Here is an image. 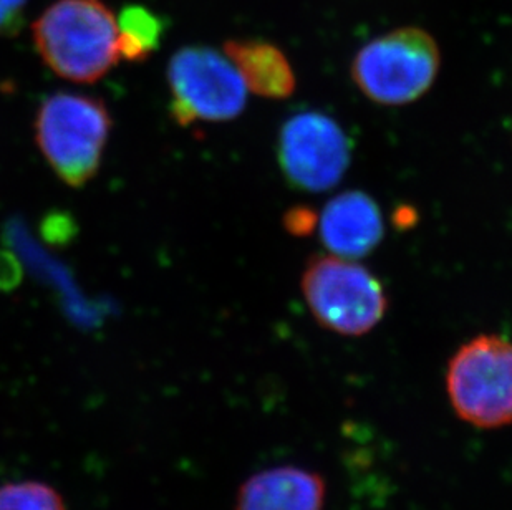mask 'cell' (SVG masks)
Wrapping results in <instances>:
<instances>
[{"label":"cell","instance_id":"9a60e30c","mask_svg":"<svg viewBox=\"0 0 512 510\" xmlns=\"http://www.w3.org/2000/svg\"><path fill=\"white\" fill-rule=\"evenodd\" d=\"M401 219L403 222H400V227L413 226V222L416 221V212L411 207H401L400 211L395 214V222L401 221Z\"/></svg>","mask_w":512,"mask_h":510},{"label":"cell","instance_id":"30bf717a","mask_svg":"<svg viewBox=\"0 0 512 510\" xmlns=\"http://www.w3.org/2000/svg\"><path fill=\"white\" fill-rule=\"evenodd\" d=\"M224 53L252 93L271 100L294 95V68L277 45L266 40L232 39L224 44Z\"/></svg>","mask_w":512,"mask_h":510},{"label":"cell","instance_id":"5bb4252c","mask_svg":"<svg viewBox=\"0 0 512 510\" xmlns=\"http://www.w3.org/2000/svg\"><path fill=\"white\" fill-rule=\"evenodd\" d=\"M317 214L305 206L292 207L285 212L284 227L292 236L305 237L314 232L317 227Z\"/></svg>","mask_w":512,"mask_h":510},{"label":"cell","instance_id":"277c9868","mask_svg":"<svg viewBox=\"0 0 512 510\" xmlns=\"http://www.w3.org/2000/svg\"><path fill=\"white\" fill-rule=\"evenodd\" d=\"M302 294L315 320L343 337H362L388 310L382 282L353 260L314 255L302 274Z\"/></svg>","mask_w":512,"mask_h":510},{"label":"cell","instance_id":"52a82bcc","mask_svg":"<svg viewBox=\"0 0 512 510\" xmlns=\"http://www.w3.org/2000/svg\"><path fill=\"white\" fill-rule=\"evenodd\" d=\"M277 159L292 188L324 193L342 181L350 164V141L334 118L304 111L282 126Z\"/></svg>","mask_w":512,"mask_h":510},{"label":"cell","instance_id":"ba28073f","mask_svg":"<svg viewBox=\"0 0 512 510\" xmlns=\"http://www.w3.org/2000/svg\"><path fill=\"white\" fill-rule=\"evenodd\" d=\"M320 237L330 254L360 259L383 239V219L375 199L362 191H347L325 206L319 221Z\"/></svg>","mask_w":512,"mask_h":510},{"label":"cell","instance_id":"7c38bea8","mask_svg":"<svg viewBox=\"0 0 512 510\" xmlns=\"http://www.w3.org/2000/svg\"><path fill=\"white\" fill-rule=\"evenodd\" d=\"M0 510H65V506L54 487L29 481L0 487Z\"/></svg>","mask_w":512,"mask_h":510},{"label":"cell","instance_id":"4fadbf2b","mask_svg":"<svg viewBox=\"0 0 512 510\" xmlns=\"http://www.w3.org/2000/svg\"><path fill=\"white\" fill-rule=\"evenodd\" d=\"M29 0H0V37H14L24 27Z\"/></svg>","mask_w":512,"mask_h":510},{"label":"cell","instance_id":"3957f363","mask_svg":"<svg viewBox=\"0 0 512 510\" xmlns=\"http://www.w3.org/2000/svg\"><path fill=\"white\" fill-rule=\"evenodd\" d=\"M441 67L440 45L420 27H400L363 45L353 58V82L373 103L408 105L423 97Z\"/></svg>","mask_w":512,"mask_h":510},{"label":"cell","instance_id":"8992f818","mask_svg":"<svg viewBox=\"0 0 512 510\" xmlns=\"http://www.w3.org/2000/svg\"><path fill=\"white\" fill-rule=\"evenodd\" d=\"M170 113L179 126L196 121H231L241 115L247 87L226 53L204 45H189L168 63Z\"/></svg>","mask_w":512,"mask_h":510},{"label":"cell","instance_id":"9c48e42d","mask_svg":"<svg viewBox=\"0 0 512 510\" xmlns=\"http://www.w3.org/2000/svg\"><path fill=\"white\" fill-rule=\"evenodd\" d=\"M324 504L325 482L317 472L279 466L242 484L236 510H324Z\"/></svg>","mask_w":512,"mask_h":510},{"label":"cell","instance_id":"6da1fadb","mask_svg":"<svg viewBox=\"0 0 512 510\" xmlns=\"http://www.w3.org/2000/svg\"><path fill=\"white\" fill-rule=\"evenodd\" d=\"M45 65L68 82L95 83L120 62L118 20L103 0H57L32 25Z\"/></svg>","mask_w":512,"mask_h":510},{"label":"cell","instance_id":"5b68a950","mask_svg":"<svg viewBox=\"0 0 512 510\" xmlns=\"http://www.w3.org/2000/svg\"><path fill=\"white\" fill-rule=\"evenodd\" d=\"M451 406L464 423L503 428L512 423V343L479 335L458 348L446 371Z\"/></svg>","mask_w":512,"mask_h":510},{"label":"cell","instance_id":"8fae6325","mask_svg":"<svg viewBox=\"0 0 512 510\" xmlns=\"http://www.w3.org/2000/svg\"><path fill=\"white\" fill-rule=\"evenodd\" d=\"M121 60L145 62L160 47L165 34L163 20L143 5H128L116 15Z\"/></svg>","mask_w":512,"mask_h":510},{"label":"cell","instance_id":"7a4b0ae2","mask_svg":"<svg viewBox=\"0 0 512 510\" xmlns=\"http://www.w3.org/2000/svg\"><path fill=\"white\" fill-rule=\"evenodd\" d=\"M113 120L100 98L55 93L35 118V141L60 181L83 188L97 176Z\"/></svg>","mask_w":512,"mask_h":510}]
</instances>
